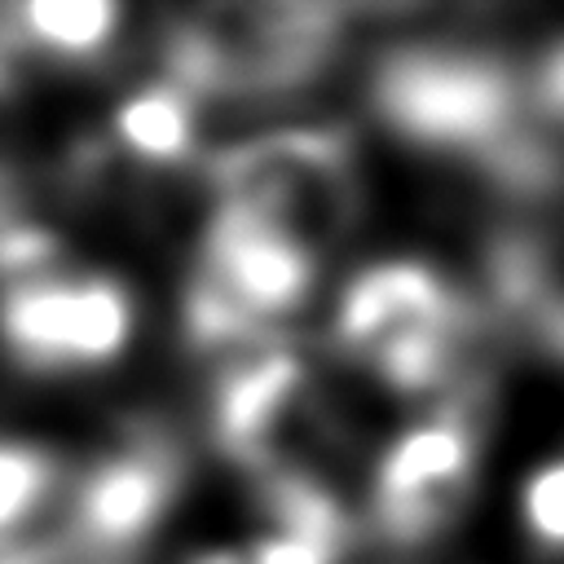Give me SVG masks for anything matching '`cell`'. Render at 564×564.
Masks as SVG:
<instances>
[{
  "label": "cell",
  "mask_w": 564,
  "mask_h": 564,
  "mask_svg": "<svg viewBox=\"0 0 564 564\" xmlns=\"http://www.w3.org/2000/svg\"><path fill=\"white\" fill-rule=\"evenodd\" d=\"M379 119L410 145L480 163L498 181L529 189L551 172L546 150L524 128L511 70L463 44H405L370 75Z\"/></svg>",
  "instance_id": "6da1fadb"
},
{
  "label": "cell",
  "mask_w": 564,
  "mask_h": 564,
  "mask_svg": "<svg viewBox=\"0 0 564 564\" xmlns=\"http://www.w3.org/2000/svg\"><path fill=\"white\" fill-rule=\"evenodd\" d=\"M317 278V251L295 234L216 203L185 286V330L203 352L229 357L291 317Z\"/></svg>",
  "instance_id": "7a4b0ae2"
},
{
  "label": "cell",
  "mask_w": 564,
  "mask_h": 564,
  "mask_svg": "<svg viewBox=\"0 0 564 564\" xmlns=\"http://www.w3.org/2000/svg\"><path fill=\"white\" fill-rule=\"evenodd\" d=\"M335 344L392 392H436L467 348V308L454 286L419 260L361 269L335 304Z\"/></svg>",
  "instance_id": "3957f363"
},
{
  "label": "cell",
  "mask_w": 564,
  "mask_h": 564,
  "mask_svg": "<svg viewBox=\"0 0 564 564\" xmlns=\"http://www.w3.org/2000/svg\"><path fill=\"white\" fill-rule=\"evenodd\" d=\"M326 423L322 388L295 348L260 339L220 357L212 436L260 485L278 476H317L313 458L326 441Z\"/></svg>",
  "instance_id": "277c9868"
},
{
  "label": "cell",
  "mask_w": 564,
  "mask_h": 564,
  "mask_svg": "<svg viewBox=\"0 0 564 564\" xmlns=\"http://www.w3.org/2000/svg\"><path fill=\"white\" fill-rule=\"evenodd\" d=\"M216 203L251 212L300 242H308L317 256L322 247L352 220V154L344 137L322 128H286L256 137L212 167Z\"/></svg>",
  "instance_id": "5b68a950"
},
{
  "label": "cell",
  "mask_w": 564,
  "mask_h": 564,
  "mask_svg": "<svg viewBox=\"0 0 564 564\" xmlns=\"http://www.w3.org/2000/svg\"><path fill=\"white\" fill-rule=\"evenodd\" d=\"M176 494L181 449L154 427H132L70 485L53 538L57 564H137Z\"/></svg>",
  "instance_id": "8992f818"
},
{
  "label": "cell",
  "mask_w": 564,
  "mask_h": 564,
  "mask_svg": "<svg viewBox=\"0 0 564 564\" xmlns=\"http://www.w3.org/2000/svg\"><path fill=\"white\" fill-rule=\"evenodd\" d=\"M132 326V295L110 273L53 264L0 282V344L22 370H97L128 348Z\"/></svg>",
  "instance_id": "52a82bcc"
},
{
  "label": "cell",
  "mask_w": 564,
  "mask_h": 564,
  "mask_svg": "<svg viewBox=\"0 0 564 564\" xmlns=\"http://www.w3.org/2000/svg\"><path fill=\"white\" fill-rule=\"evenodd\" d=\"M476 458L480 419L458 397L397 432L370 476V520L379 538L405 551L436 542L471 498Z\"/></svg>",
  "instance_id": "ba28073f"
},
{
  "label": "cell",
  "mask_w": 564,
  "mask_h": 564,
  "mask_svg": "<svg viewBox=\"0 0 564 564\" xmlns=\"http://www.w3.org/2000/svg\"><path fill=\"white\" fill-rule=\"evenodd\" d=\"M335 40L330 9H220L172 40V79L198 93L282 88L304 79Z\"/></svg>",
  "instance_id": "9c48e42d"
},
{
  "label": "cell",
  "mask_w": 564,
  "mask_h": 564,
  "mask_svg": "<svg viewBox=\"0 0 564 564\" xmlns=\"http://www.w3.org/2000/svg\"><path fill=\"white\" fill-rule=\"evenodd\" d=\"M110 141L119 154H128L145 167H172L198 141V97L172 75L150 79L115 106Z\"/></svg>",
  "instance_id": "30bf717a"
},
{
  "label": "cell",
  "mask_w": 564,
  "mask_h": 564,
  "mask_svg": "<svg viewBox=\"0 0 564 564\" xmlns=\"http://www.w3.org/2000/svg\"><path fill=\"white\" fill-rule=\"evenodd\" d=\"M115 26H119V9L101 0H40L9 13L13 40L57 62L101 57L115 40Z\"/></svg>",
  "instance_id": "8fae6325"
},
{
  "label": "cell",
  "mask_w": 564,
  "mask_h": 564,
  "mask_svg": "<svg viewBox=\"0 0 564 564\" xmlns=\"http://www.w3.org/2000/svg\"><path fill=\"white\" fill-rule=\"evenodd\" d=\"M62 467L57 454L35 441L0 436V551L26 546L31 524L57 502Z\"/></svg>",
  "instance_id": "7c38bea8"
},
{
  "label": "cell",
  "mask_w": 564,
  "mask_h": 564,
  "mask_svg": "<svg viewBox=\"0 0 564 564\" xmlns=\"http://www.w3.org/2000/svg\"><path fill=\"white\" fill-rule=\"evenodd\" d=\"M538 101L546 115L564 119V40L542 57V70H538Z\"/></svg>",
  "instance_id": "4fadbf2b"
},
{
  "label": "cell",
  "mask_w": 564,
  "mask_h": 564,
  "mask_svg": "<svg viewBox=\"0 0 564 564\" xmlns=\"http://www.w3.org/2000/svg\"><path fill=\"white\" fill-rule=\"evenodd\" d=\"M189 564H242V551H229V546H216V551H198Z\"/></svg>",
  "instance_id": "5bb4252c"
},
{
  "label": "cell",
  "mask_w": 564,
  "mask_h": 564,
  "mask_svg": "<svg viewBox=\"0 0 564 564\" xmlns=\"http://www.w3.org/2000/svg\"><path fill=\"white\" fill-rule=\"evenodd\" d=\"M546 317H551V335H555V344H560V352H564V304H560V308H551Z\"/></svg>",
  "instance_id": "9a60e30c"
},
{
  "label": "cell",
  "mask_w": 564,
  "mask_h": 564,
  "mask_svg": "<svg viewBox=\"0 0 564 564\" xmlns=\"http://www.w3.org/2000/svg\"><path fill=\"white\" fill-rule=\"evenodd\" d=\"M4 79H9V48H4V35H0V88H4Z\"/></svg>",
  "instance_id": "2e32d148"
}]
</instances>
